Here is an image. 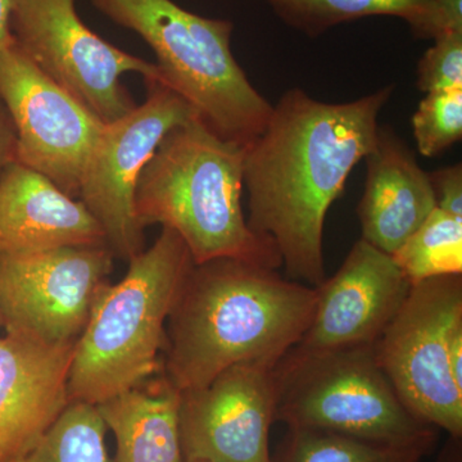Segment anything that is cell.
<instances>
[{"label":"cell","mask_w":462,"mask_h":462,"mask_svg":"<svg viewBox=\"0 0 462 462\" xmlns=\"http://www.w3.org/2000/svg\"><path fill=\"white\" fill-rule=\"evenodd\" d=\"M275 421L372 442L436 448L438 430L404 407L373 345L329 351L293 346L273 369Z\"/></svg>","instance_id":"8992f818"},{"label":"cell","mask_w":462,"mask_h":462,"mask_svg":"<svg viewBox=\"0 0 462 462\" xmlns=\"http://www.w3.org/2000/svg\"><path fill=\"white\" fill-rule=\"evenodd\" d=\"M433 42L419 60L416 87L427 94L462 88V32Z\"/></svg>","instance_id":"603a6c76"},{"label":"cell","mask_w":462,"mask_h":462,"mask_svg":"<svg viewBox=\"0 0 462 462\" xmlns=\"http://www.w3.org/2000/svg\"><path fill=\"white\" fill-rule=\"evenodd\" d=\"M245 148L224 141L199 117L173 127L136 184L139 225L176 231L196 264L234 258L278 270L275 243L254 233L243 212Z\"/></svg>","instance_id":"3957f363"},{"label":"cell","mask_w":462,"mask_h":462,"mask_svg":"<svg viewBox=\"0 0 462 462\" xmlns=\"http://www.w3.org/2000/svg\"><path fill=\"white\" fill-rule=\"evenodd\" d=\"M393 258L411 285L462 275V218L434 209Z\"/></svg>","instance_id":"ffe728a7"},{"label":"cell","mask_w":462,"mask_h":462,"mask_svg":"<svg viewBox=\"0 0 462 462\" xmlns=\"http://www.w3.org/2000/svg\"><path fill=\"white\" fill-rule=\"evenodd\" d=\"M318 291L234 258L194 263L169 318L162 374L180 392L239 364L275 365L300 343Z\"/></svg>","instance_id":"7a4b0ae2"},{"label":"cell","mask_w":462,"mask_h":462,"mask_svg":"<svg viewBox=\"0 0 462 462\" xmlns=\"http://www.w3.org/2000/svg\"><path fill=\"white\" fill-rule=\"evenodd\" d=\"M74 346L16 331L0 336V462L23 460L71 403Z\"/></svg>","instance_id":"5bb4252c"},{"label":"cell","mask_w":462,"mask_h":462,"mask_svg":"<svg viewBox=\"0 0 462 462\" xmlns=\"http://www.w3.org/2000/svg\"><path fill=\"white\" fill-rule=\"evenodd\" d=\"M413 138L425 157L440 156L462 138V88L431 91L412 116Z\"/></svg>","instance_id":"7402d4cb"},{"label":"cell","mask_w":462,"mask_h":462,"mask_svg":"<svg viewBox=\"0 0 462 462\" xmlns=\"http://www.w3.org/2000/svg\"><path fill=\"white\" fill-rule=\"evenodd\" d=\"M462 321V275L411 285L397 315L374 342L376 360L416 419L462 438V391L449 369V337Z\"/></svg>","instance_id":"52a82bcc"},{"label":"cell","mask_w":462,"mask_h":462,"mask_svg":"<svg viewBox=\"0 0 462 462\" xmlns=\"http://www.w3.org/2000/svg\"><path fill=\"white\" fill-rule=\"evenodd\" d=\"M0 97L17 133V162L78 199L105 123L54 83L16 44L0 47Z\"/></svg>","instance_id":"8fae6325"},{"label":"cell","mask_w":462,"mask_h":462,"mask_svg":"<svg viewBox=\"0 0 462 462\" xmlns=\"http://www.w3.org/2000/svg\"><path fill=\"white\" fill-rule=\"evenodd\" d=\"M181 393L162 373L97 404L117 443V462H185Z\"/></svg>","instance_id":"e0dca14e"},{"label":"cell","mask_w":462,"mask_h":462,"mask_svg":"<svg viewBox=\"0 0 462 462\" xmlns=\"http://www.w3.org/2000/svg\"><path fill=\"white\" fill-rule=\"evenodd\" d=\"M114 260L107 245L0 254V327L48 345L76 343Z\"/></svg>","instance_id":"30bf717a"},{"label":"cell","mask_w":462,"mask_h":462,"mask_svg":"<svg viewBox=\"0 0 462 462\" xmlns=\"http://www.w3.org/2000/svg\"><path fill=\"white\" fill-rule=\"evenodd\" d=\"M437 208L462 218V165L445 167L430 173Z\"/></svg>","instance_id":"d4e9b609"},{"label":"cell","mask_w":462,"mask_h":462,"mask_svg":"<svg viewBox=\"0 0 462 462\" xmlns=\"http://www.w3.org/2000/svg\"><path fill=\"white\" fill-rule=\"evenodd\" d=\"M448 361L455 384L462 391V321L455 325L449 337Z\"/></svg>","instance_id":"4316f807"},{"label":"cell","mask_w":462,"mask_h":462,"mask_svg":"<svg viewBox=\"0 0 462 462\" xmlns=\"http://www.w3.org/2000/svg\"><path fill=\"white\" fill-rule=\"evenodd\" d=\"M433 451L428 446L388 445L333 431L288 428L272 462H422Z\"/></svg>","instance_id":"d6986e66"},{"label":"cell","mask_w":462,"mask_h":462,"mask_svg":"<svg viewBox=\"0 0 462 462\" xmlns=\"http://www.w3.org/2000/svg\"><path fill=\"white\" fill-rule=\"evenodd\" d=\"M94 7L147 42L160 81L181 97L224 141L247 147L273 106L248 80L231 51L229 20L191 14L173 0H91Z\"/></svg>","instance_id":"5b68a950"},{"label":"cell","mask_w":462,"mask_h":462,"mask_svg":"<svg viewBox=\"0 0 462 462\" xmlns=\"http://www.w3.org/2000/svg\"><path fill=\"white\" fill-rule=\"evenodd\" d=\"M275 365H236L203 387L180 392L185 462H272Z\"/></svg>","instance_id":"7c38bea8"},{"label":"cell","mask_w":462,"mask_h":462,"mask_svg":"<svg viewBox=\"0 0 462 462\" xmlns=\"http://www.w3.org/2000/svg\"><path fill=\"white\" fill-rule=\"evenodd\" d=\"M366 181L357 207L365 242L393 256L437 208L430 173L389 126H379L364 158Z\"/></svg>","instance_id":"9a60e30c"},{"label":"cell","mask_w":462,"mask_h":462,"mask_svg":"<svg viewBox=\"0 0 462 462\" xmlns=\"http://www.w3.org/2000/svg\"><path fill=\"white\" fill-rule=\"evenodd\" d=\"M410 30L416 39L428 41L462 32V0H431L427 14Z\"/></svg>","instance_id":"cb8c5ba5"},{"label":"cell","mask_w":462,"mask_h":462,"mask_svg":"<svg viewBox=\"0 0 462 462\" xmlns=\"http://www.w3.org/2000/svg\"><path fill=\"white\" fill-rule=\"evenodd\" d=\"M193 264L180 236L162 227L124 278L105 285L75 343L69 402L97 406L162 373L167 321Z\"/></svg>","instance_id":"277c9868"},{"label":"cell","mask_w":462,"mask_h":462,"mask_svg":"<svg viewBox=\"0 0 462 462\" xmlns=\"http://www.w3.org/2000/svg\"><path fill=\"white\" fill-rule=\"evenodd\" d=\"M9 27L23 53L102 123L118 120L136 107L121 76L133 72L160 81L156 63L91 32L79 16L76 0H16Z\"/></svg>","instance_id":"ba28073f"},{"label":"cell","mask_w":462,"mask_h":462,"mask_svg":"<svg viewBox=\"0 0 462 462\" xmlns=\"http://www.w3.org/2000/svg\"><path fill=\"white\" fill-rule=\"evenodd\" d=\"M285 25L318 38L328 30L361 18L392 16L412 29L427 14L431 0H267Z\"/></svg>","instance_id":"ac0fdd59"},{"label":"cell","mask_w":462,"mask_h":462,"mask_svg":"<svg viewBox=\"0 0 462 462\" xmlns=\"http://www.w3.org/2000/svg\"><path fill=\"white\" fill-rule=\"evenodd\" d=\"M17 161V133L5 100L0 97V178Z\"/></svg>","instance_id":"484cf974"},{"label":"cell","mask_w":462,"mask_h":462,"mask_svg":"<svg viewBox=\"0 0 462 462\" xmlns=\"http://www.w3.org/2000/svg\"><path fill=\"white\" fill-rule=\"evenodd\" d=\"M147 98L129 114L105 124L91 151L78 199L89 209L115 258L129 263L144 251V229L134 211L141 173L173 127L199 117L179 94L145 80Z\"/></svg>","instance_id":"9c48e42d"},{"label":"cell","mask_w":462,"mask_h":462,"mask_svg":"<svg viewBox=\"0 0 462 462\" xmlns=\"http://www.w3.org/2000/svg\"><path fill=\"white\" fill-rule=\"evenodd\" d=\"M411 282L393 256L357 240L318 291L311 324L297 348L329 351L374 345L409 296Z\"/></svg>","instance_id":"4fadbf2b"},{"label":"cell","mask_w":462,"mask_h":462,"mask_svg":"<svg viewBox=\"0 0 462 462\" xmlns=\"http://www.w3.org/2000/svg\"><path fill=\"white\" fill-rule=\"evenodd\" d=\"M438 462H462L461 438L449 437L448 443L438 456Z\"/></svg>","instance_id":"f1b7e54d"},{"label":"cell","mask_w":462,"mask_h":462,"mask_svg":"<svg viewBox=\"0 0 462 462\" xmlns=\"http://www.w3.org/2000/svg\"><path fill=\"white\" fill-rule=\"evenodd\" d=\"M72 245H107L89 209L42 173L17 161L8 166L0 178V254Z\"/></svg>","instance_id":"2e32d148"},{"label":"cell","mask_w":462,"mask_h":462,"mask_svg":"<svg viewBox=\"0 0 462 462\" xmlns=\"http://www.w3.org/2000/svg\"><path fill=\"white\" fill-rule=\"evenodd\" d=\"M190 462H207V461H190Z\"/></svg>","instance_id":"f546056e"},{"label":"cell","mask_w":462,"mask_h":462,"mask_svg":"<svg viewBox=\"0 0 462 462\" xmlns=\"http://www.w3.org/2000/svg\"><path fill=\"white\" fill-rule=\"evenodd\" d=\"M394 85L346 103L285 91L263 132L245 148L249 227L275 243L289 279L320 287L324 225L346 179L373 147Z\"/></svg>","instance_id":"6da1fadb"},{"label":"cell","mask_w":462,"mask_h":462,"mask_svg":"<svg viewBox=\"0 0 462 462\" xmlns=\"http://www.w3.org/2000/svg\"><path fill=\"white\" fill-rule=\"evenodd\" d=\"M14 2L16 0H0V47H5V45L12 44L14 42L11 27H9Z\"/></svg>","instance_id":"83f0119b"},{"label":"cell","mask_w":462,"mask_h":462,"mask_svg":"<svg viewBox=\"0 0 462 462\" xmlns=\"http://www.w3.org/2000/svg\"><path fill=\"white\" fill-rule=\"evenodd\" d=\"M106 431L96 404L71 402L35 448L17 462H117L108 454Z\"/></svg>","instance_id":"44dd1931"}]
</instances>
